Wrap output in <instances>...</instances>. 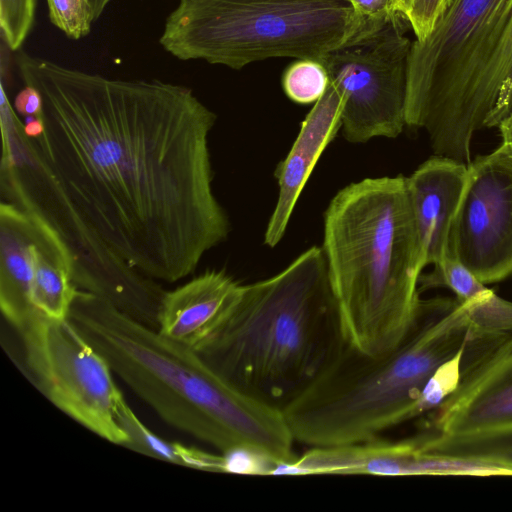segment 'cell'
<instances>
[{
	"label": "cell",
	"instance_id": "e0dca14e",
	"mask_svg": "<svg viewBox=\"0 0 512 512\" xmlns=\"http://www.w3.org/2000/svg\"><path fill=\"white\" fill-rule=\"evenodd\" d=\"M30 217L9 202L0 204V308L20 330L36 312L31 302Z\"/></svg>",
	"mask_w": 512,
	"mask_h": 512
},
{
	"label": "cell",
	"instance_id": "7a4b0ae2",
	"mask_svg": "<svg viewBox=\"0 0 512 512\" xmlns=\"http://www.w3.org/2000/svg\"><path fill=\"white\" fill-rule=\"evenodd\" d=\"M68 318L169 425L221 453L249 450L280 467L297 460L282 411L236 388L197 351L79 289Z\"/></svg>",
	"mask_w": 512,
	"mask_h": 512
},
{
	"label": "cell",
	"instance_id": "484cf974",
	"mask_svg": "<svg viewBox=\"0 0 512 512\" xmlns=\"http://www.w3.org/2000/svg\"><path fill=\"white\" fill-rule=\"evenodd\" d=\"M13 108L24 118L29 116L41 118L43 112L42 95L37 88L25 85L16 95Z\"/></svg>",
	"mask_w": 512,
	"mask_h": 512
},
{
	"label": "cell",
	"instance_id": "cb8c5ba5",
	"mask_svg": "<svg viewBox=\"0 0 512 512\" xmlns=\"http://www.w3.org/2000/svg\"><path fill=\"white\" fill-rule=\"evenodd\" d=\"M50 21L67 37L78 40L89 34L92 17L86 0H46Z\"/></svg>",
	"mask_w": 512,
	"mask_h": 512
},
{
	"label": "cell",
	"instance_id": "4316f807",
	"mask_svg": "<svg viewBox=\"0 0 512 512\" xmlns=\"http://www.w3.org/2000/svg\"><path fill=\"white\" fill-rule=\"evenodd\" d=\"M502 137V146L512 156V115L503 121L499 126Z\"/></svg>",
	"mask_w": 512,
	"mask_h": 512
},
{
	"label": "cell",
	"instance_id": "4fadbf2b",
	"mask_svg": "<svg viewBox=\"0 0 512 512\" xmlns=\"http://www.w3.org/2000/svg\"><path fill=\"white\" fill-rule=\"evenodd\" d=\"M342 91L332 82L315 102L285 159L275 169L279 192L264 233V244L275 247L283 238L297 200L318 159L341 128Z\"/></svg>",
	"mask_w": 512,
	"mask_h": 512
},
{
	"label": "cell",
	"instance_id": "7c38bea8",
	"mask_svg": "<svg viewBox=\"0 0 512 512\" xmlns=\"http://www.w3.org/2000/svg\"><path fill=\"white\" fill-rule=\"evenodd\" d=\"M287 475H512V466L444 457L422 450L419 435L400 441L380 437L340 446L313 447L289 466Z\"/></svg>",
	"mask_w": 512,
	"mask_h": 512
},
{
	"label": "cell",
	"instance_id": "2e32d148",
	"mask_svg": "<svg viewBox=\"0 0 512 512\" xmlns=\"http://www.w3.org/2000/svg\"><path fill=\"white\" fill-rule=\"evenodd\" d=\"M26 211L30 216L32 305L45 316L66 319L77 291L73 282V257L46 219L36 212Z\"/></svg>",
	"mask_w": 512,
	"mask_h": 512
},
{
	"label": "cell",
	"instance_id": "ffe728a7",
	"mask_svg": "<svg viewBox=\"0 0 512 512\" xmlns=\"http://www.w3.org/2000/svg\"><path fill=\"white\" fill-rule=\"evenodd\" d=\"M330 78L324 65L315 59H299L290 65L282 80L287 97L299 104L318 101L325 93Z\"/></svg>",
	"mask_w": 512,
	"mask_h": 512
},
{
	"label": "cell",
	"instance_id": "ba28073f",
	"mask_svg": "<svg viewBox=\"0 0 512 512\" xmlns=\"http://www.w3.org/2000/svg\"><path fill=\"white\" fill-rule=\"evenodd\" d=\"M18 331L28 367L46 397L91 432L124 446L127 435L118 422L124 397L114 372L70 319L36 311Z\"/></svg>",
	"mask_w": 512,
	"mask_h": 512
},
{
	"label": "cell",
	"instance_id": "277c9868",
	"mask_svg": "<svg viewBox=\"0 0 512 512\" xmlns=\"http://www.w3.org/2000/svg\"><path fill=\"white\" fill-rule=\"evenodd\" d=\"M471 338L465 306L434 298L421 300L412 328L392 350L370 356L345 343L282 408L294 440L311 448L364 442L424 413L428 382Z\"/></svg>",
	"mask_w": 512,
	"mask_h": 512
},
{
	"label": "cell",
	"instance_id": "44dd1931",
	"mask_svg": "<svg viewBox=\"0 0 512 512\" xmlns=\"http://www.w3.org/2000/svg\"><path fill=\"white\" fill-rule=\"evenodd\" d=\"M460 303L469 315L473 336L512 332V301L493 290L488 288L476 298Z\"/></svg>",
	"mask_w": 512,
	"mask_h": 512
},
{
	"label": "cell",
	"instance_id": "d6986e66",
	"mask_svg": "<svg viewBox=\"0 0 512 512\" xmlns=\"http://www.w3.org/2000/svg\"><path fill=\"white\" fill-rule=\"evenodd\" d=\"M426 453L512 466V427L465 434H420Z\"/></svg>",
	"mask_w": 512,
	"mask_h": 512
},
{
	"label": "cell",
	"instance_id": "5b68a950",
	"mask_svg": "<svg viewBox=\"0 0 512 512\" xmlns=\"http://www.w3.org/2000/svg\"><path fill=\"white\" fill-rule=\"evenodd\" d=\"M344 344L325 255L313 246L278 274L243 285L198 353L236 388L282 410Z\"/></svg>",
	"mask_w": 512,
	"mask_h": 512
},
{
	"label": "cell",
	"instance_id": "6da1fadb",
	"mask_svg": "<svg viewBox=\"0 0 512 512\" xmlns=\"http://www.w3.org/2000/svg\"><path fill=\"white\" fill-rule=\"evenodd\" d=\"M25 85L43 98L44 130L13 129L31 168L116 258L177 282L224 242L209 135L217 116L187 86L126 80L20 53Z\"/></svg>",
	"mask_w": 512,
	"mask_h": 512
},
{
	"label": "cell",
	"instance_id": "9c48e42d",
	"mask_svg": "<svg viewBox=\"0 0 512 512\" xmlns=\"http://www.w3.org/2000/svg\"><path fill=\"white\" fill-rule=\"evenodd\" d=\"M410 24L398 17L362 41L319 61L344 95L341 129L352 143L396 138L406 126ZM411 28V27H410Z\"/></svg>",
	"mask_w": 512,
	"mask_h": 512
},
{
	"label": "cell",
	"instance_id": "ac0fdd59",
	"mask_svg": "<svg viewBox=\"0 0 512 512\" xmlns=\"http://www.w3.org/2000/svg\"><path fill=\"white\" fill-rule=\"evenodd\" d=\"M118 422L127 435L124 446L131 450L173 464L228 473L224 454L215 455L162 439L141 422L124 398L118 408Z\"/></svg>",
	"mask_w": 512,
	"mask_h": 512
},
{
	"label": "cell",
	"instance_id": "f546056e",
	"mask_svg": "<svg viewBox=\"0 0 512 512\" xmlns=\"http://www.w3.org/2000/svg\"><path fill=\"white\" fill-rule=\"evenodd\" d=\"M450 1H451V0H444V8H445V6H447V5H448V3H449ZM444 8H443V9H444Z\"/></svg>",
	"mask_w": 512,
	"mask_h": 512
},
{
	"label": "cell",
	"instance_id": "30bf717a",
	"mask_svg": "<svg viewBox=\"0 0 512 512\" xmlns=\"http://www.w3.org/2000/svg\"><path fill=\"white\" fill-rule=\"evenodd\" d=\"M449 256L484 284L512 275V156L502 145L468 165Z\"/></svg>",
	"mask_w": 512,
	"mask_h": 512
},
{
	"label": "cell",
	"instance_id": "603a6c76",
	"mask_svg": "<svg viewBox=\"0 0 512 512\" xmlns=\"http://www.w3.org/2000/svg\"><path fill=\"white\" fill-rule=\"evenodd\" d=\"M36 0H0L1 35L8 48L18 50L30 33Z\"/></svg>",
	"mask_w": 512,
	"mask_h": 512
},
{
	"label": "cell",
	"instance_id": "83f0119b",
	"mask_svg": "<svg viewBox=\"0 0 512 512\" xmlns=\"http://www.w3.org/2000/svg\"><path fill=\"white\" fill-rule=\"evenodd\" d=\"M93 22L96 21L105 10L108 3L112 0H86Z\"/></svg>",
	"mask_w": 512,
	"mask_h": 512
},
{
	"label": "cell",
	"instance_id": "7402d4cb",
	"mask_svg": "<svg viewBox=\"0 0 512 512\" xmlns=\"http://www.w3.org/2000/svg\"><path fill=\"white\" fill-rule=\"evenodd\" d=\"M419 285L421 289L445 286L459 302L474 299L488 289L467 267L449 255L435 264L431 273L421 275Z\"/></svg>",
	"mask_w": 512,
	"mask_h": 512
},
{
	"label": "cell",
	"instance_id": "5bb4252c",
	"mask_svg": "<svg viewBox=\"0 0 512 512\" xmlns=\"http://www.w3.org/2000/svg\"><path fill=\"white\" fill-rule=\"evenodd\" d=\"M242 288L224 271L207 270L165 292L157 330L198 352L228 319Z\"/></svg>",
	"mask_w": 512,
	"mask_h": 512
},
{
	"label": "cell",
	"instance_id": "9a60e30c",
	"mask_svg": "<svg viewBox=\"0 0 512 512\" xmlns=\"http://www.w3.org/2000/svg\"><path fill=\"white\" fill-rule=\"evenodd\" d=\"M468 177V165L436 156L409 177L407 190L425 266L449 255V236Z\"/></svg>",
	"mask_w": 512,
	"mask_h": 512
},
{
	"label": "cell",
	"instance_id": "d4e9b609",
	"mask_svg": "<svg viewBox=\"0 0 512 512\" xmlns=\"http://www.w3.org/2000/svg\"><path fill=\"white\" fill-rule=\"evenodd\" d=\"M348 1L361 16L379 25H385L398 17L405 16L401 12L396 0Z\"/></svg>",
	"mask_w": 512,
	"mask_h": 512
},
{
	"label": "cell",
	"instance_id": "f1b7e54d",
	"mask_svg": "<svg viewBox=\"0 0 512 512\" xmlns=\"http://www.w3.org/2000/svg\"><path fill=\"white\" fill-rule=\"evenodd\" d=\"M401 12L406 16L410 10L412 0H396Z\"/></svg>",
	"mask_w": 512,
	"mask_h": 512
},
{
	"label": "cell",
	"instance_id": "52a82bcc",
	"mask_svg": "<svg viewBox=\"0 0 512 512\" xmlns=\"http://www.w3.org/2000/svg\"><path fill=\"white\" fill-rule=\"evenodd\" d=\"M383 26L348 0H180L159 43L180 60L238 70L268 58L320 60Z\"/></svg>",
	"mask_w": 512,
	"mask_h": 512
},
{
	"label": "cell",
	"instance_id": "8992f818",
	"mask_svg": "<svg viewBox=\"0 0 512 512\" xmlns=\"http://www.w3.org/2000/svg\"><path fill=\"white\" fill-rule=\"evenodd\" d=\"M512 115V0H451L413 40L406 126L424 128L436 156L469 165L475 131Z\"/></svg>",
	"mask_w": 512,
	"mask_h": 512
},
{
	"label": "cell",
	"instance_id": "8fae6325",
	"mask_svg": "<svg viewBox=\"0 0 512 512\" xmlns=\"http://www.w3.org/2000/svg\"><path fill=\"white\" fill-rule=\"evenodd\" d=\"M512 427V332L476 336L455 389L435 408L431 430L465 434Z\"/></svg>",
	"mask_w": 512,
	"mask_h": 512
},
{
	"label": "cell",
	"instance_id": "3957f363",
	"mask_svg": "<svg viewBox=\"0 0 512 512\" xmlns=\"http://www.w3.org/2000/svg\"><path fill=\"white\" fill-rule=\"evenodd\" d=\"M322 249L345 343L370 356L395 348L417 318L425 267L406 177L340 190L324 214Z\"/></svg>",
	"mask_w": 512,
	"mask_h": 512
}]
</instances>
